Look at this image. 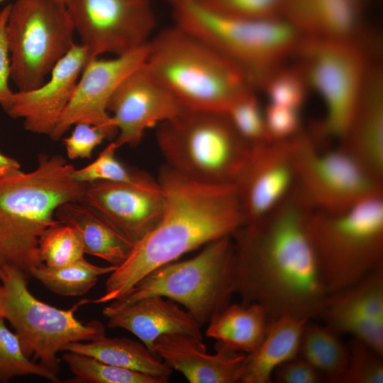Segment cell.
I'll use <instances>...</instances> for the list:
<instances>
[{
  "label": "cell",
  "mask_w": 383,
  "mask_h": 383,
  "mask_svg": "<svg viewBox=\"0 0 383 383\" xmlns=\"http://www.w3.org/2000/svg\"><path fill=\"white\" fill-rule=\"evenodd\" d=\"M306 212L290 194L231 235L234 293L242 304L262 306L270 322L285 314L318 317L328 294L306 231Z\"/></svg>",
  "instance_id": "obj_1"
},
{
  "label": "cell",
  "mask_w": 383,
  "mask_h": 383,
  "mask_svg": "<svg viewBox=\"0 0 383 383\" xmlns=\"http://www.w3.org/2000/svg\"><path fill=\"white\" fill-rule=\"evenodd\" d=\"M157 182L165 200L160 222L110 273L104 294L91 303L103 304L123 296L155 269L201 245L232 235L245 223L234 184L196 182L167 165L160 170Z\"/></svg>",
  "instance_id": "obj_2"
},
{
  "label": "cell",
  "mask_w": 383,
  "mask_h": 383,
  "mask_svg": "<svg viewBox=\"0 0 383 383\" xmlns=\"http://www.w3.org/2000/svg\"><path fill=\"white\" fill-rule=\"evenodd\" d=\"M74 169L62 155L41 154L33 170L0 179V263L28 275L43 264L39 238L57 221V209L83 200L87 184L74 179Z\"/></svg>",
  "instance_id": "obj_3"
},
{
  "label": "cell",
  "mask_w": 383,
  "mask_h": 383,
  "mask_svg": "<svg viewBox=\"0 0 383 383\" xmlns=\"http://www.w3.org/2000/svg\"><path fill=\"white\" fill-rule=\"evenodd\" d=\"M145 64L184 109L226 113L253 91L230 60L177 25L150 38Z\"/></svg>",
  "instance_id": "obj_4"
},
{
  "label": "cell",
  "mask_w": 383,
  "mask_h": 383,
  "mask_svg": "<svg viewBox=\"0 0 383 383\" xmlns=\"http://www.w3.org/2000/svg\"><path fill=\"white\" fill-rule=\"evenodd\" d=\"M305 227L328 294L383 265V194L341 213L306 210Z\"/></svg>",
  "instance_id": "obj_5"
},
{
  "label": "cell",
  "mask_w": 383,
  "mask_h": 383,
  "mask_svg": "<svg viewBox=\"0 0 383 383\" xmlns=\"http://www.w3.org/2000/svg\"><path fill=\"white\" fill-rule=\"evenodd\" d=\"M177 26L201 38L235 65L250 85L265 80L292 55L302 36L282 18L245 19L219 15L194 0L172 4Z\"/></svg>",
  "instance_id": "obj_6"
},
{
  "label": "cell",
  "mask_w": 383,
  "mask_h": 383,
  "mask_svg": "<svg viewBox=\"0 0 383 383\" xmlns=\"http://www.w3.org/2000/svg\"><path fill=\"white\" fill-rule=\"evenodd\" d=\"M155 136L166 165L206 184H234L252 148L218 111L184 109L160 123Z\"/></svg>",
  "instance_id": "obj_7"
},
{
  "label": "cell",
  "mask_w": 383,
  "mask_h": 383,
  "mask_svg": "<svg viewBox=\"0 0 383 383\" xmlns=\"http://www.w3.org/2000/svg\"><path fill=\"white\" fill-rule=\"evenodd\" d=\"M27 276L16 266L0 263V318L13 327L28 357L58 374L57 353L63 347L101 338L105 327L99 321L83 323L74 316L89 299H83L70 309H59L30 292Z\"/></svg>",
  "instance_id": "obj_8"
},
{
  "label": "cell",
  "mask_w": 383,
  "mask_h": 383,
  "mask_svg": "<svg viewBox=\"0 0 383 383\" xmlns=\"http://www.w3.org/2000/svg\"><path fill=\"white\" fill-rule=\"evenodd\" d=\"M233 274V245L228 235L206 244L192 258L155 269L117 299L164 296L182 305L201 327L230 304Z\"/></svg>",
  "instance_id": "obj_9"
},
{
  "label": "cell",
  "mask_w": 383,
  "mask_h": 383,
  "mask_svg": "<svg viewBox=\"0 0 383 383\" xmlns=\"http://www.w3.org/2000/svg\"><path fill=\"white\" fill-rule=\"evenodd\" d=\"M294 56L309 88L325 106L320 133L340 140L352 120L365 84L369 63L355 38L302 35Z\"/></svg>",
  "instance_id": "obj_10"
},
{
  "label": "cell",
  "mask_w": 383,
  "mask_h": 383,
  "mask_svg": "<svg viewBox=\"0 0 383 383\" xmlns=\"http://www.w3.org/2000/svg\"><path fill=\"white\" fill-rule=\"evenodd\" d=\"M73 23L57 0H16L6 27L11 79L19 91L45 83L57 63L75 44Z\"/></svg>",
  "instance_id": "obj_11"
},
{
  "label": "cell",
  "mask_w": 383,
  "mask_h": 383,
  "mask_svg": "<svg viewBox=\"0 0 383 383\" xmlns=\"http://www.w3.org/2000/svg\"><path fill=\"white\" fill-rule=\"evenodd\" d=\"M293 159L295 181L291 194L307 210L341 213L383 194V182L340 146L320 150L311 137L301 132L293 138Z\"/></svg>",
  "instance_id": "obj_12"
},
{
  "label": "cell",
  "mask_w": 383,
  "mask_h": 383,
  "mask_svg": "<svg viewBox=\"0 0 383 383\" xmlns=\"http://www.w3.org/2000/svg\"><path fill=\"white\" fill-rule=\"evenodd\" d=\"M66 6L89 60L140 48L155 28L151 0H68Z\"/></svg>",
  "instance_id": "obj_13"
},
{
  "label": "cell",
  "mask_w": 383,
  "mask_h": 383,
  "mask_svg": "<svg viewBox=\"0 0 383 383\" xmlns=\"http://www.w3.org/2000/svg\"><path fill=\"white\" fill-rule=\"evenodd\" d=\"M148 43L111 59L94 57L88 60L77 81L72 96L50 135L60 140L72 126L87 123L102 129L107 139L118 134L107 110L108 103L123 79L146 62Z\"/></svg>",
  "instance_id": "obj_14"
},
{
  "label": "cell",
  "mask_w": 383,
  "mask_h": 383,
  "mask_svg": "<svg viewBox=\"0 0 383 383\" xmlns=\"http://www.w3.org/2000/svg\"><path fill=\"white\" fill-rule=\"evenodd\" d=\"M294 181L293 138L252 145L234 184L245 225L260 221L282 203Z\"/></svg>",
  "instance_id": "obj_15"
},
{
  "label": "cell",
  "mask_w": 383,
  "mask_h": 383,
  "mask_svg": "<svg viewBox=\"0 0 383 383\" xmlns=\"http://www.w3.org/2000/svg\"><path fill=\"white\" fill-rule=\"evenodd\" d=\"M184 109L145 63L128 74L111 97L107 110L118 131L117 148L135 147L145 131L172 118Z\"/></svg>",
  "instance_id": "obj_16"
},
{
  "label": "cell",
  "mask_w": 383,
  "mask_h": 383,
  "mask_svg": "<svg viewBox=\"0 0 383 383\" xmlns=\"http://www.w3.org/2000/svg\"><path fill=\"white\" fill-rule=\"evenodd\" d=\"M82 202L135 244L159 224L165 205L160 185L150 176L133 183L98 181L87 184Z\"/></svg>",
  "instance_id": "obj_17"
},
{
  "label": "cell",
  "mask_w": 383,
  "mask_h": 383,
  "mask_svg": "<svg viewBox=\"0 0 383 383\" xmlns=\"http://www.w3.org/2000/svg\"><path fill=\"white\" fill-rule=\"evenodd\" d=\"M88 60L87 49L75 43L52 69L48 82L34 89L13 92L2 108L11 117L23 118L26 131L50 136L69 104Z\"/></svg>",
  "instance_id": "obj_18"
},
{
  "label": "cell",
  "mask_w": 383,
  "mask_h": 383,
  "mask_svg": "<svg viewBox=\"0 0 383 383\" xmlns=\"http://www.w3.org/2000/svg\"><path fill=\"white\" fill-rule=\"evenodd\" d=\"M215 350V354H209L202 340L178 333L164 334L153 344V352L190 383L240 382L248 354L216 344Z\"/></svg>",
  "instance_id": "obj_19"
},
{
  "label": "cell",
  "mask_w": 383,
  "mask_h": 383,
  "mask_svg": "<svg viewBox=\"0 0 383 383\" xmlns=\"http://www.w3.org/2000/svg\"><path fill=\"white\" fill-rule=\"evenodd\" d=\"M102 312L109 328L130 331L153 353L154 342L164 334L184 333L202 340L201 326L194 317L164 296L152 295L130 301L115 299Z\"/></svg>",
  "instance_id": "obj_20"
},
{
  "label": "cell",
  "mask_w": 383,
  "mask_h": 383,
  "mask_svg": "<svg viewBox=\"0 0 383 383\" xmlns=\"http://www.w3.org/2000/svg\"><path fill=\"white\" fill-rule=\"evenodd\" d=\"M340 147L383 182V72L370 67L364 89Z\"/></svg>",
  "instance_id": "obj_21"
},
{
  "label": "cell",
  "mask_w": 383,
  "mask_h": 383,
  "mask_svg": "<svg viewBox=\"0 0 383 383\" xmlns=\"http://www.w3.org/2000/svg\"><path fill=\"white\" fill-rule=\"evenodd\" d=\"M361 13L353 0H286L281 18L301 35L355 38Z\"/></svg>",
  "instance_id": "obj_22"
},
{
  "label": "cell",
  "mask_w": 383,
  "mask_h": 383,
  "mask_svg": "<svg viewBox=\"0 0 383 383\" xmlns=\"http://www.w3.org/2000/svg\"><path fill=\"white\" fill-rule=\"evenodd\" d=\"M55 216L73 230L84 253L100 257L111 265H121L135 245L111 223L83 202L65 203L58 207Z\"/></svg>",
  "instance_id": "obj_23"
},
{
  "label": "cell",
  "mask_w": 383,
  "mask_h": 383,
  "mask_svg": "<svg viewBox=\"0 0 383 383\" xmlns=\"http://www.w3.org/2000/svg\"><path fill=\"white\" fill-rule=\"evenodd\" d=\"M308 321L285 314L270 321L260 345L247 355L240 382L272 383L274 370L282 363L298 357L301 334Z\"/></svg>",
  "instance_id": "obj_24"
},
{
  "label": "cell",
  "mask_w": 383,
  "mask_h": 383,
  "mask_svg": "<svg viewBox=\"0 0 383 383\" xmlns=\"http://www.w3.org/2000/svg\"><path fill=\"white\" fill-rule=\"evenodd\" d=\"M207 337L231 351L250 354L263 340L270 321L262 306L228 304L208 323Z\"/></svg>",
  "instance_id": "obj_25"
},
{
  "label": "cell",
  "mask_w": 383,
  "mask_h": 383,
  "mask_svg": "<svg viewBox=\"0 0 383 383\" xmlns=\"http://www.w3.org/2000/svg\"><path fill=\"white\" fill-rule=\"evenodd\" d=\"M62 351H70L93 357L104 362L169 380L171 370L156 354L143 343L123 338L106 335L90 341L68 343Z\"/></svg>",
  "instance_id": "obj_26"
},
{
  "label": "cell",
  "mask_w": 383,
  "mask_h": 383,
  "mask_svg": "<svg viewBox=\"0 0 383 383\" xmlns=\"http://www.w3.org/2000/svg\"><path fill=\"white\" fill-rule=\"evenodd\" d=\"M298 357L331 382H339L348 365L349 350L327 326L308 321L304 328Z\"/></svg>",
  "instance_id": "obj_27"
},
{
  "label": "cell",
  "mask_w": 383,
  "mask_h": 383,
  "mask_svg": "<svg viewBox=\"0 0 383 383\" xmlns=\"http://www.w3.org/2000/svg\"><path fill=\"white\" fill-rule=\"evenodd\" d=\"M116 268L113 265L97 266L83 258L61 267H48L43 263L34 268L30 275L55 294L76 296L88 292L100 276L110 274Z\"/></svg>",
  "instance_id": "obj_28"
},
{
  "label": "cell",
  "mask_w": 383,
  "mask_h": 383,
  "mask_svg": "<svg viewBox=\"0 0 383 383\" xmlns=\"http://www.w3.org/2000/svg\"><path fill=\"white\" fill-rule=\"evenodd\" d=\"M324 308L356 311L383 322V265L356 283L328 294Z\"/></svg>",
  "instance_id": "obj_29"
},
{
  "label": "cell",
  "mask_w": 383,
  "mask_h": 383,
  "mask_svg": "<svg viewBox=\"0 0 383 383\" xmlns=\"http://www.w3.org/2000/svg\"><path fill=\"white\" fill-rule=\"evenodd\" d=\"M62 359L73 377L70 383H167L169 380L100 361L89 355L65 351Z\"/></svg>",
  "instance_id": "obj_30"
},
{
  "label": "cell",
  "mask_w": 383,
  "mask_h": 383,
  "mask_svg": "<svg viewBox=\"0 0 383 383\" xmlns=\"http://www.w3.org/2000/svg\"><path fill=\"white\" fill-rule=\"evenodd\" d=\"M6 323V321L0 318V382H7L20 376L35 375L54 383L60 382L58 374L26 355L19 337Z\"/></svg>",
  "instance_id": "obj_31"
},
{
  "label": "cell",
  "mask_w": 383,
  "mask_h": 383,
  "mask_svg": "<svg viewBox=\"0 0 383 383\" xmlns=\"http://www.w3.org/2000/svg\"><path fill=\"white\" fill-rule=\"evenodd\" d=\"M318 317L335 333L351 334L383 356V322L359 312L326 308Z\"/></svg>",
  "instance_id": "obj_32"
},
{
  "label": "cell",
  "mask_w": 383,
  "mask_h": 383,
  "mask_svg": "<svg viewBox=\"0 0 383 383\" xmlns=\"http://www.w3.org/2000/svg\"><path fill=\"white\" fill-rule=\"evenodd\" d=\"M38 254L46 266L61 267L84 258L85 253L73 230L57 220L40 235Z\"/></svg>",
  "instance_id": "obj_33"
},
{
  "label": "cell",
  "mask_w": 383,
  "mask_h": 383,
  "mask_svg": "<svg viewBox=\"0 0 383 383\" xmlns=\"http://www.w3.org/2000/svg\"><path fill=\"white\" fill-rule=\"evenodd\" d=\"M261 88L270 103L301 110L309 86L297 66H281L269 76Z\"/></svg>",
  "instance_id": "obj_34"
},
{
  "label": "cell",
  "mask_w": 383,
  "mask_h": 383,
  "mask_svg": "<svg viewBox=\"0 0 383 383\" xmlns=\"http://www.w3.org/2000/svg\"><path fill=\"white\" fill-rule=\"evenodd\" d=\"M111 142L91 164L79 170L74 169V179L80 183L89 184L98 181L133 183L145 179L149 176L131 171L115 155L117 150Z\"/></svg>",
  "instance_id": "obj_35"
},
{
  "label": "cell",
  "mask_w": 383,
  "mask_h": 383,
  "mask_svg": "<svg viewBox=\"0 0 383 383\" xmlns=\"http://www.w3.org/2000/svg\"><path fill=\"white\" fill-rule=\"evenodd\" d=\"M239 134L250 145L268 139L264 110L253 91L235 101L225 113Z\"/></svg>",
  "instance_id": "obj_36"
},
{
  "label": "cell",
  "mask_w": 383,
  "mask_h": 383,
  "mask_svg": "<svg viewBox=\"0 0 383 383\" xmlns=\"http://www.w3.org/2000/svg\"><path fill=\"white\" fill-rule=\"evenodd\" d=\"M205 9L225 16L245 19L281 18L286 0H194Z\"/></svg>",
  "instance_id": "obj_37"
},
{
  "label": "cell",
  "mask_w": 383,
  "mask_h": 383,
  "mask_svg": "<svg viewBox=\"0 0 383 383\" xmlns=\"http://www.w3.org/2000/svg\"><path fill=\"white\" fill-rule=\"evenodd\" d=\"M348 350V365L339 382H383V356L355 338L350 343Z\"/></svg>",
  "instance_id": "obj_38"
},
{
  "label": "cell",
  "mask_w": 383,
  "mask_h": 383,
  "mask_svg": "<svg viewBox=\"0 0 383 383\" xmlns=\"http://www.w3.org/2000/svg\"><path fill=\"white\" fill-rule=\"evenodd\" d=\"M264 117L270 141L289 140L301 132L300 110L269 103L264 109Z\"/></svg>",
  "instance_id": "obj_39"
},
{
  "label": "cell",
  "mask_w": 383,
  "mask_h": 383,
  "mask_svg": "<svg viewBox=\"0 0 383 383\" xmlns=\"http://www.w3.org/2000/svg\"><path fill=\"white\" fill-rule=\"evenodd\" d=\"M71 135L63 140L67 157L71 160L91 159L95 148L107 139L100 128L87 123L75 124Z\"/></svg>",
  "instance_id": "obj_40"
},
{
  "label": "cell",
  "mask_w": 383,
  "mask_h": 383,
  "mask_svg": "<svg viewBox=\"0 0 383 383\" xmlns=\"http://www.w3.org/2000/svg\"><path fill=\"white\" fill-rule=\"evenodd\" d=\"M272 380L276 383H320L323 376L299 357L279 365L273 372Z\"/></svg>",
  "instance_id": "obj_41"
},
{
  "label": "cell",
  "mask_w": 383,
  "mask_h": 383,
  "mask_svg": "<svg viewBox=\"0 0 383 383\" xmlns=\"http://www.w3.org/2000/svg\"><path fill=\"white\" fill-rule=\"evenodd\" d=\"M11 4L0 11V105L3 107L9 101L13 91L9 86L11 77V59L6 27Z\"/></svg>",
  "instance_id": "obj_42"
},
{
  "label": "cell",
  "mask_w": 383,
  "mask_h": 383,
  "mask_svg": "<svg viewBox=\"0 0 383 383\" xmlns=\"http://www.w3.org/2000/svg\"><path fill=\"white\" fill-rule=\"evenodd\" d=\"M21 171V165L17 160L0 152V179Z\"/></svg>",
  "instance_id": "obj_43"
},
{
  "label": "cell",
  "mask_w": 383,
  "mask_h": 383,
  "mask_svg": "<svg viewBox=\"0 0 383 383\" xmlns=\"http://www.w3.org/2000/svg\"><path fill=\"white\" fill-rule=\"evenodd\" d=\"M358 7L362 11L365 6L370 1V0H353Z\"/></svg>",
  "instance_id": "obj_44"
},
{
  "label": "cell",
  "mask_w": 383,
  "mask_h": 383,
  "mask_svg": "<svg viewBox=\"0 0 383 383\" xmlns=\"http://www.w3.org/2000/svg\"><path fill=\"white\" fill-rule=\"evenodd\" d=\"M7 1V0H0V4L2 3V2H4V1ZM57 1H61V2H62V3H65V4H66L67 3V1H68V0H57Z\"/></svg>",
  "instance_id": "obj_45"
},
{
  "label": "cell",
  "mask_w": 383,
  "mask_h": 383,
  "mask_svg": "<svg viewBox=\"0 0 383 383\" xmlns=\"http://www.w3.org/2000/svg\"><path fill=\"white\" fill-rule=\"evenodd\" d=\"M166 1H169L171 4H172L174 2H176L177 0H166Z\"/></svg>",
  "instance_id": "obj_46"
}]
</instances>
